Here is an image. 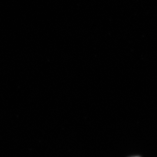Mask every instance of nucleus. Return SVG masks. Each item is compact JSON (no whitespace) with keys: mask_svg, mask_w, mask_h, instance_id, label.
Here are the masks:
<instances>
[{"mask_svg":"<svg viewBox=\"0 0 157 157\" xmlns=\"http://www.w3.org/2000/svg\"></svg>","mask_w":157,"mask_h":157,"instance_id":"nucleus-1","label":"nucleus"}]
</instances>
